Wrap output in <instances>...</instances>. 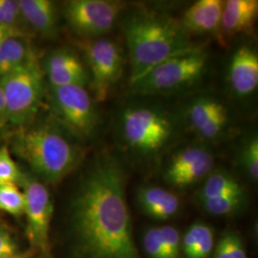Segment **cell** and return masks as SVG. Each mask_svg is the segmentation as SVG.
I'll list each match as a JSON object with an SVG mask.
<instances>
[{
	"label": "cell",
	"instance_id": "cell-1",
	"mask_svg": "<svg viewBox=\"0 0 258 258\" xmlns=\"http://www.w3.org/2000/svg\"><path fill=\"white\" fill-rule=\"evenodd\" d=\"M125 173L108 154L88 169L71 205L78 258H141L125 194Z\"/></svg>",
	"mask_w": 258,
	"mask_h": 258
},
{
	"label": "cell",
	"instance_id": "cell-2",
	"mask_svg": "<svg viewBox=\"0 0 258 258\" xmlns=\"http://www.w3.org/2000/svg\"><path fill=\"white\" fill-rule=\"evenodd\" d=\"M121 29L128 49L131 84L162 61L196 48L179 21L155 11L129 12Z\"/></svg>",
	"mask_w": 258,
	"mask_h": 258
},
{
	"label": "cell",
	"instance_id": "cell-3",
	"mask_svg": "<svg viewBox=\"0 0 258 258\" xmlns=\"http://www.w3.org/2000/svg\"><path fill=\"white\" fill-rule=\"evenodd\" d=\"M13 149L37 177L50 184H56L71 173L83 155L82 148L51 124L20 129Z\"/></svg>",
	"mask_w": 258,
	"mask_h": 258
},
{
	"label": "cell",
	"instance_id": "cell-4",
	"mask_svg": "<svg viewBox=\"0 0 258 258\" xmlns=\"http://www.w3.org/2000/svg\"><path fill=\"white\" fill-rule=\"evenodd\" d=\"M8 121L23 127L34 120L44 95V71L33 51L25 62L0 80Z\"/></svg>",
	"mask_w": 258,
	"mask_h": 258
},
{
	"label": "cell",
	"instance_id": "cell-5",
	"mask_svg": "<svg viewBox=\"0 0 258 258\" xmlns=\"http://www.w3.org/2000/svg\"><path fill=\"white\" fill-rule=\"evenodd\" d=\"M120 132L131 150L152 156L166 147L174 134L170 117L153 107H130L120 118Z\"/></svg>",
	"mask_w": 258,
	"mask_h": 258
},
{
	"label": "cell",
	"instance_id": "cell-6",
	"mask_svg": "<svg viewBox=\"0 0 258 258\" xmlns=\"http://www.w3.org/2000/svg\"><path fill=\"white\" fill-rule=\"evenodd\" d=\"M207 60V53L196 47L154 66L136 83L131 84L132 89L142 95L178 90L194 83L202 76Z\"/></svg>",
	"mask_w": 258,
	"mask_h": 258
},
{
	"label": "cell",
	"instance_id": "cell-7",
	"mask_svg": "<svg viewBox=\"0 0 258 258\" xmlns=\"http://www.w3.org/2000/svg\"><path fill=\"white\" fill-rule=\"evenodd\" d=\"M24 194L26 236L30 249L44 257H50V227L54 212L51 194L36 176L24 173L19 184Z\"/></svg>",
	"mask_w": 258,
	"mask_h": 258
},
{
	"label": "cell",
	"instance_id": "cell-8",
	"mask_svg": "<svg viewBox=\"0 0 258 258\" xmlns=\"http://www.w3.org/2000/svg\"><path fill=\"white\" fill-rule=\"evenodd\" d=\"M81 49L89 68L94 98L97 102H104L122 75V48L113 39L100 37L83 40Z\"/></svg>",
	"mask_w": 258,
	"mask_h": 258
},
{
	"label": "cell",
	"instance_id": "cell-9",
	"mask_svg": "<svg viewBox=\"0 0 258 258\" xmlns=\"http://www.w3.org/2000/svg\"><path fill=\"white\" fill-rule=\"evenodd\" d=\"M51 103L56 117L76 134L89 137L99 124L92 97L84 86L51 87Z\"/></svg>",
	"mask_w": 258,
	"mask_h": 258
},
{
	"label": "cell",
	"instance_id": "cell-10",
	"mask_svg": "<svg viewBox=\"0 0 258 258\" xmlns=\"http://www.w3.org/2000/svg\"><path fill=\"white\" fill-rule=\"evenodd\" d=\"M122 10L118 1L71 0L66 2L64 17L71 30L84 40H92L108 33Z\"/></svg>",
	"mask_w": 258,
	"mask_h": 258
},
{
	"label": "cell",
	"instance_id": "cell-11",
	"mask_svg": "<svg viewBox=\"0 0 258 258\" xmlns=\"http://www.w3.org/2000/svg\"><path fill=\"white\" fill-rule=\"evenodd\" d=\"M214 157L207 148L192 146L174 154L166 166L165 178L172 185L184 187L195 184L212 172Z\"/></svg>",
	"mask_w": 258,
	"mask_h": 258
},
{
	"label": "cell",
	"instance_id": "cell-12",
	"mask_svg": "<svg viewBox=\"0 0 258 258\" xmlns=\"http://www.w3.org/2000/svg\"><path fill=\"white\" fill-rule=\"evenodd\" d=\"M50 86H85L90 77L80 57L67 49H58L48 55L44 66Z\"/></svg>",
	"mask_w": 258,
	"mask_h": 258
},
{
	"label": "cell",
	"instance_id": "cell-13",
	"mask_svg": "<svg viewBox=\"0 0 258 258\" xmlns=\"http://www.w3.org/2000/svg\"><path fill=\"white\" fill-rule=\"evenodd\" d=\"M229 82L239 97H247L257 88L258 55L254 49L242 46L234 52L229 67Z\"/></svg>",
	"mask_w": 258,
	"mask_h": 258
},
{
	"label": "cell",
	"instance_id": "cell-14",
	"mask_svg": "<svg viewBox=\"0 0 258 258\" xmlns=\"http://www.w3.org/2000/svg\"><path fill=\"white\" fill-rule=\"evenodd\" d=\"M258 15L256 0H229L224 2L221 24L218 36L223 42L225 37L241 33L252 34Z\"/></svg>",
	"mask_w": 258,
	"mask_h": 258
},
{
	"label": "cell",
	"instance_id": "cell-15",
	"mask_svg": "<svg viewBox=\"0 0 258 258\" xmlns=\"http://www.w3.org/2000/svg\"><path fill=\"white\" fill-rule=\"evenodd\" d=\"M224 2L199 0L184 12L180 21L186 33H219Z\"/></svg>",
	"mask_w": 258,
	"mask_h": 258
},
{
	"label": "cell",
	"instance_id": "cell-16",
	"mask_svg": "<svg viewBox=\"0 0 258 258\" xmlns=\"http://www.w3.org/2000/svg\"><path fill=\"white\" fill-rule=\"evenodd\" d=\"M137 199L143 212L156 220L170 219L181 209L180 198L175 194L157 185L141 187Z\"/></svg>",
	"mask_w": 258,
	"mask_h": 258
},
{
	"label": "cell",
	"instance_id": "cell-17",
	"mask_svg": "<svg viewBox=\"0 0 258 258\" xmlns=\"http://www.w3.org/2000/svg\"><path fill=\"white\" fill-rule=\"evenodd\" d=\"M21 19L43 36H53L57 24V12L49 0H19Z\"/></svg>",
	"mask_w": 258,
	"mask_h": 258
},
{
	"label": "cell",
	"instance_id": "cell-18",
	"mask_svg": "<svg viewBox=\"0 0 258 258\" xmlns=\"http://www.w3.org/2000/svg\"><path fill=\"white\" fill-rule=\"evenodd\" d=\"M214 231L204 222H195L181 239L184 258H208L214 249Z\"/></svg>",
	"mask_w": 258,
	"mask_h": 258
},
{
	"label": "cell",
	"instance_id": "cell-19",
	"mask_svg": "<svg viewBox=\"0 0 258 258\" xmlns=\"http://www.w3.org/2000/svg\"><path fill=\"white\" fill-rule=\"evenodd\" d=\"M224 196H246V194L244 187L229 172L224 170L212 171L206 177L198 192V200L203 201Z\"/></svg>",
	"mask_w": 258,
	"mask_h": 258
},
{
	"label": "cell",
	"instance_id": "cell-20",
	"mask_svg": "<svg viewBox=\"0 0 258 258\" xmlns=\"http://www.w3.org/2000/svg\"><path fill=\"white\" fill-rule=\"evenodd\" d=\"M32 52L22 33L10 37L0 49V80L25 62Z\"/></svg>",
	"mask_w": 258,
	"mask_h": 258
},
{
	"label": "cell",
	"instance_id": "cell-21",
	"mask_svg": "<svg viewBox=\"0 0 258 258\" xmlns=\"http://www.w3.org/2000/svg\"><path fill=\"white\" fill-rule=\"evenodd\" d=\"M224 108L225 106L221 102L212 98H200L195 100L187 110L190 126L198 135H200L212 117Z\"/></svg>",
	"mask_w": 258,
	"mask_h": 258
},
{
	"label": "cell",
	"instance_id": "cell-22",
	"mask_svg": "<svg viewBox=\"0 0 258 258\" xmlns=\"http://www.w3.org/2000/svg\"><path fill=\"white\" fill-rule=\"evenodd\" d=\"M212 252V258H248L239 233L232 230L222 234Z\"/></svg>",
	"mask_w": 258,
	"mask_h": 258
},
{
	"label": "cell",
	"instance_id": "cell-23",
	"mask_svg": "<svg viewBox=\"0 0 258 258\" xmlns=\"http://www.w3.org/2000/svg\"><path fill=\"white\" fill-rule=\"evenodd\" d=\"M204 211L214 216H231L239 212L246 202V196H224L199 201Z\"/></svg>",
	"mask_w": 258,
	"mask_h": 258
},
{
	"label": "cell",
	"instance_id": "cell-24",
	"mask_svg": "<svg viewBox=\"0 0 258 258\" xmlns=\"http://www.w3.org/2000/svg\"><path fill=\"white\" fill-rule=\"evenodd\" d=\"M24 194L15 184H0V212L21 216L24 212Z\"/></svg>",
	"mask_w": 258,
	"mask_h": 258
},
{
	"label": "cell",
	"instance_id": "cell-25",
	"mask_svg": "<svg viewBox=\"0 0 258 258\" xmlns=\"http://www.w3.org/2000/svg\"><path fill=\"white\" fill-rule=\"evenodd\" d=\"M24 173L11 156L7 147L0 148V184H15L19 185Z\"/></svg>",
	"mask_w": 258,
	"mask_h": 258
},
{
	"label": "cell",
	"instance_id": "cell-26",
	"mask_svg": "<svg viewBox=\"0 0 258 258\" xmlns=\"http://www.w3.org/2000/svg\"><path fill=\"white\" fill-rule=\"evenodd\" d=\"M241 165L249 178L256 182L258 179V139L253 136L244 146L241 152Z\"/></svg>",
	"mask_w": 258,
	"mask_h": 258
},
{
	"label": "cell",
	"instance_id": "cell-27",
	"mask_svg": "<svg viewBox=\"0 0 258 258\" xmlns=\"http://www.w3.org/2000/svg\"><path fill=\"white\" fill-rule=\"evenodd\" d=\"M143 248L148 258H167L160 227L146 231L143 237Z\"/></svg>",
	"mask_w": 258,
	"mask_h": 258
},
{
	"label": "cell",
	"instance_id": "cell-28",
	"mask_svg": "<svg viewBox=\"0 0 258 258\" xmlns=\"http://www.w3.org/2000/svg\"><path fill=\"white\" fill-rule=\"evenodd\" d=\"M167 258H181V234L173 226L160 227Z\"/></svg>",
	"mask_w": 258,
	"mask_h": 258
},
{
	"label": "cell",
	"instance_id": "cell-29",
	"mask_svg": "<svg viewBox=\"0 0 258 258\" xmlns=\"http://www.w3.org/2000/svg\"><path fill=\"white\" fill-rule=\"evenodd\" d=\"M20 19L19 0H0V25L19 29Z\"/></svg>",
	"mask_w": 258,
	"mask_h": 258
},
{
	"label": "cell",
	"instance_id": "cell-30",
	"mask_svg": "<svg viewBox=\"0 0 258 258\" xmlns=\"http://www.w3.org/2000/svg\"><path fill=\"white\" fill-rule=\"evenodd\" d=\"M21 251L13 234L0 224V258H14Z\"/></svg>",
	"mask_w": 258,
	"mask_h": 258
},
{
	"label": "cell",
	"instance_id": "cell-31",
	"mask_svg": "<svg viewBox=\"0 0 258 258\" xmlns=\"http://www.w3.org/2000/svg\"><path fill=\"white\" fill-rule=\"evenodd\" d=\"M19 33H21V31L19 29H15V28L5 26V25H0V49L10 37H12L16 34H19Z\"/></svg>",
	"mask_w": 258,
	"mask_h": 258
},
{
	"label": "cell",
	"instance_id": "cell-32",
	"mask_svg": "<svg viewBox=\"0 0 258 258\" xmlns=\"http://www.w3.org/2000/svg\"><path fill=\"white\" fill-rule=\"evenodd\" d=\"M7 123H9L8 116H7V108H6V103L4 100L2 88L0 85V130L4 128Z\"/></svg>",
	"mask_w": 258,
	"mask_h": 258
},
{
	"label": "cell",
	"instance_id": "cell-33",
	"mask_svg": "<svg viewBox=\"0 0 258 258\" xmlns=\"http://www.w3.org/2000/svg\"><path fill=\"white\" fill-rule=\"evenodd\" d=\"M36 254V252L33 249H29L27 250H22L20 253H19L17 256L14 258H32L34 257V255Z\"/></svg>",
	"mask_w": 258,
	"mask_h": 258
}]
</instances>
